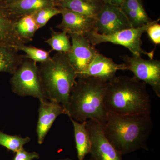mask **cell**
Wrapping results in <instances>:
<instances>
[{"label":"cell","mask_w":160,"mask_h":160,"mask_svg":"<svg viewBox=\"0 0 160 160\" xmlns=\"http://www.w3.org/2000/svg\"><path fill=\"white\" fill-rule=\"evenodd\" d=\"M150 114L122 115L108 112L102 124L103 131L122 155L140 149L148 150L147 142L153 127Z\"/></svg>","instance_id":"obj_1"},{"label":"cell","mask_w":160,"mask_h":160,"mask_svg":"<svg viewBox=\"0 0 160 160\" xmlns=\"http://www.w3.org/2000/svg\"><path fill=\"white\" fill-rule=\"evenodd\" d=\"M104 105L108 112L119 114L151 112V100L146 84L134 77L116 76L108 82Z\"/></svg>","instance_id":"obj_2"},{"label":"cell","mask_w":160,"mask_h":160,"mask_svg":"<svg viewBox=\"0 0 160 160\" xmlns=\"http://www.w3.org/2000/svg\"><path fill=\"white\" fill-rule=\"evenodd\" d=\"M107 82L93 77H78L67 109L69 118L80 122L93 119L103 124L108 114L104 105Z\"/></svg>","instance_id":"obj_3"},{"label":"cell","mask_w":160,"mask_h":160,"mask_svg":"<svg viewBox=\"0 0 160 160\" xmlns=\"http://www.w3.org/2000/svg\"><path fill=\"white\" fill-rule=\"evenodd\" d=\"M46 99L62 104L67 114L69 97L78 78L77 72L66 52H58L38 66Z\"/></svg>","instance_id":"obj_4"},{"label":"cell","mask_w":160,"mask_h":160,"mask_svg":"<svg viewBox=\"0 0 160 160\" xmlns=\"http://www.w3.org/2000/svg\"><path fill=\"white\" fill-rule=\"evenodd\" d=\"M10 79L11 90L20 97L30 96L39 101L46 99L41 82L38 66L25 58Z\"/></svg>","instance_id":"obj_5"},{"label":"cell","mask_w":160,"mask_h":160,"mask_svg":"<svg viewBox=\"0 0 160 160\" xmlns=\"http://www.w3.org/2000/svg\"><path fill=\"white\" fill-rule=\"evenodd\" d=\"M154 21L145 26L124 29L109 35L100 34L95 31L90 32L86 36L93 46L102 43H111L126 47L132 54L141 56L146 55L149 59H153L154 51L146 52L142 48V35Z\"/></svg>","instance_id":"obj_6"},{"label":"cell","mask_w":160,"mask_h":160,"mask_svg":"<svg viewBox=\"0 0 160 160\" xmlns=\"http://www.w3.org/2000/svg\"><path fill=\"white\" fill-rule=\"evenodd\" d=\"M126 70L134 74L136 78L148 84L158 97L160 98V61L145 59L141 56L132 54L123 56Z\"/></svg>","instance_id":"obj_7"},{"label":"cell","mask_w":160,"mask_h":160,"mask_svg":"<svg viewBox=\"0 0 160 160\" xmlns=\"http://www.w3.org/2000/svg\"><path fill=\"white\" fill-rule=\"evenodd\" d=\"M86 126L91 141L90 160H123L122 155L106 138L101 123L89 119L86 121Z\"/></svg>","instance_id":"obj_8"},{"label":"cell","mask_w":160,"mask_h":160,"mask_svg":"<svg viewBox=\"0 0 160 160\" xmlns=\"http://www.w3.org/2000/svg\"><path fill=\"white\" fill-rule=\"evenodd\" d=\"M132 28L121 7L104 4L95 18L94 31L109 35Z\"/></svg>","instance_id":"obj_9"},{"label":"cell","mask_w":160,"mask_h":160,"mask_svg":"<svg viewBox=\"0 0 160 160\" xmlns=\"http://www.w3.org/2000/svg\"><path fill=\"white\" fill-rule=\"evenodd\" d=\"M68 35L71 38L72 44L70 51L67 54L78 76L86 70L98 52L85 36L75 33Z\"/></svg>","instance_id":"obj_10"},{"label":"cell","mask_w":160,"mask_h":160,"mask_svg":"<svg viewBox=\"0 0 160 160\" xmlns=\"http://www.w3.org/2000/svg\"><path fill=\"white\" fill-rule=\"evenodd\" d=\"M39 101L36 133L38 142L41 145L44 142L46 136L58 117L61 114L66 115V112L62 105L56 101Z\"/></svg>","instance_id":"obj_11"},{"label":"cell","mask_w":160,"mask_h":160,"mask_svg":"<svg viewBox=\"0 0 160 160\" xmlns=\"http://www.w3.org/2000/svg\"><path fill=\"white\" fill-rule=\"evenodd\" d=\"M118 70H126L125 63L117 64L110 58L98 53L86 70L78 77H93L108 82L116 76Z\"/></svg>","instance_id":"obj_12"},{"label":"cell","mask_w":160,"mask_h":160,"mask_svg":"<svg viewBox=\"0 0 160 160\" xmlns=\"http://www.w3.org/2000/svg\"><path fill=\"white\" fill-rule=\"evenodd\" d=\"M59 9L62 19L57 27L62 31L68 34L75 33L84 36L94 31L95 18L86 16L68 9Z\"/></svg>","instance_id":"obj_13"},{"label":"cell","mask_w":160,"mask_h":160,"mask_svg":"<svg viewBox=\"0 0 160 160\" xmlns=\"http://www.w3.org/2000/svg\"><path fill=\"white\" fill-rule=\"evenodd\" d=\"M18 19L12 14L6 5L0 2V45L16 49L21 44L28 42L20 37L16 31L15 24Z\"/></svg>","instance_id":"obj_14"},{"label":"cell","mask_w":160,"mask_h":160,"mask_svg":"<svg viewBox=\"0 0 160 160\" xmlns=\"http://www.w3.org/2000/svg\"><path fill=\"white\" fill-rule=\"evenodd\" d=\"M104 3L101 1L93 0H57L56 6L77 12L80 14L95 18Z\"/></svg>","instance_id":"obj_15"},{"label":"cell","mask_w":160,"mask_h":160,"mask_svg":"<svg viewBox=\"0 0 160 160\" xmlns=\"http://www.w3.org/2000/svg\"><path fill=\"white\" fill-rule=\"evenodd\" d=\"M120 7L132 28L145 26L152 21L146 12L142 0H124Z\"/></svg>","instance_id":"obj_16"},{"label":"cell","mask_w":160,"mask_h":160,"mask_svg":"<svg viewBox=\"0 0 160 160\" xmlns=\"http://www.w3.org/2000/svg\"><path fill=\"white\" fill-rule=\"evenodd\" d=\"M9 12L17 18L32 15L40 9L55 6L53 0H18L6 5Z\"/></svg>","instance_id":"obj_17"},{"label":"cell","mask_w":160,"mask_h":160,"mask_svg":"<svg viewBox=\"0 0 160 160\" xmlns=\"http://www.w3.org/2000/svg\"><path fill=\"white\" fill-rule=\"evenodd\" d=\"M10 46L0 45V72L13 74L25 58Z\"/></svg>","instance_id":"obj_18"},{"label":"cell","mask_w":160,"mask_h":160,"mask_svg":"<svg viewBox=\"0 0 160 160\" xmlns=\"http://www.w3.org/2000/svg\"><path fill=\"white\" fill-rule=\"evenodd\" d=\"M70 119L74 129L78 160H85V157L89 154L91 148V141L89 132L86 128V122H80L72 119Z\"/></svg>","instance_id":"obj_19"},{"label":"cell","mask_w":160,"mask_h":160,"mask_svg":"<svg viewBox=\"0 0 160 160\" xmlns=\"http://www.w3.org/2000/svg\"><path fill=\"white\" fill-rule=\"evenodd\" d=\"M32 15L19 18L15 24V29L18 35L29 42L33 38L36 32L39 29Z\"/></svg>","instance_id":"obj_20"},{"label":"cell","mask_w":160,"mask_h":160,"mask_svg":"<svg viewBox=\"0 0 160 160\" xmlns=\"http://www.w3.org/2000/svg\"><path fill=\"white\" fill-rule=\"evenodd\" d=\"M67 33L65 32H56L52 29L51 37L45 42L51 47L52 49L58 52L68 53L70 51L71 43Z\"/></svg>","instance_id":"obj_21"},{"label":"cell","mask_w":160,"mask_h":160,"mask_svg":"<svg viewBox=\"0 0 160 160\" xmlns=\"http://www.w3.org/2000/svg\"><path fill=\"white\" fill-rule=\"evenodd\" d=\"M30 140L29 137H22L16 135L6 134L0 131V146L14 153L23 149L24 146L30 142Z\"/></svg>","instance_id":"obj_22"},{"label":"cell","mask_w":160,"mask_h":160,"mask_svg":"<svg viewBox=\"0 0 160 160\" xmlns=\"http://www.w3.org/2000/svg\"><path fill=\"white\" fill-rule=\"evenodd\" d=\"M18 51L25 52L24 57L26 58L32 60L35 62H45L51 59L50 51L39 49L33 46H26L25 44H21L16 48Z\"/></svg>","instance_id":"obj_23"},{"label":"cell","mask_w":160,"mask_h":160,"mask_svg":"<svg viewBox=\"0 0 160 160\" xmlns=\"http://www.w3.org/2000/svg\"><path fill=\"white\" fill-rule=\"evenodd\" d=\"M59 14H61L59 8L58 9L54 6L40 9L32 15L37 25L41 29L46 26L52 18Z\"/></svg>","instance_id":"obj_24"},{"label":"cell","mask_w":160,"mask_h":160,"mask_svg":"<svg viewBox=\"0 0 160 160\" xmlns=\"http://www.w3.org/2000/svg\"><path fill=\"white\" fill-rule=\"evenodd\" d=\"M159 21V19L155 20L146 31L149 38L156 45L160 44V25L158 23Z\"/></svg>","instance_id":"obj_25"},{"label":"cell","mask_w":160,"mask_h":160,"mask_svg":"<svg viewBox=\"0 0 160 160\" xmlns=\"http://www.w3.org/2000/svg\"><path fill=\"white\" fill-rule=\"evenodd\" d=\"M13 160H34L39 159L40 155L36 152H29L24 148L16 152Z\"/></svg>","instance_id":"obj_26"},{"label":"cell","mask_w":160,"mask_h":160,"mask_svg":"<svg viewBox=\"0 0 160 160\" xmlns=\"http://www.w3.org/2000/svg\"><path fill=\"white\" fill-rule=\"evenodd\" d=\"M104 4L120 7L124 0H102Z\"/></svg>","instance_id":"obj_27"},{"label":"cell","mask_w":160,"mask_h":160,"mask_svg":"<svg viewBox=\"0 0 160 160\" xmlns=\"http://www.w3.org/2000/svg\"><path fill=\"white\" fill-rule=\"evenodd\" d=\"M18 1V0H0V2L3 3L4 5H6L17 2Z\"/></svg>","instance_id":"obj_28"},{"label":"cell","mask_w":160,"mask_h":160,"mask_svg":"<svg viewBox=\"0 0 160 160\" xmlns=\"http://www.w3.org/2000/svg\"><path fill=\"white\" fill-rule=\"evenodd\" d=\"M58 160H72L71 159L69 158H66L61 159H59Z\"/></svg>","instance_id":"obj_29"},{"label":"cell","mask_w":160,"mask_h":160,"mask_svg":"<svg viewBox=\"0 0 160 160\" xmlns=\"http://www.w3.org/2000/svg\"><path fill=\"white\" fill-rule=\"evenodd\" d=\"M93 1H101V2H102V0H93Z\"/></svg>","instance_id":"obj_30"},{"label":"cell","mask_w":160,"mask_h":160,"mask_svg":"<svg viewBox=\"0 0 160 160\" xmlns=\"http://www.w3.org/2000/svg\"><path fill=\"white\" fill-rule=\"evenodd\" d=\"M53 1H54V2H56V1H57V0H53Z\"/></svg>","instance_id":"obj_31"},{"label":"cell","mask_w":160,"mask_h":160,"mask_svg":"<svg viewBox=\"0 0 160 160\" xmlns=\"http://www.w3.org/2000/svg\"></svg>","instance_id":"obj_32"}]
</instances>
